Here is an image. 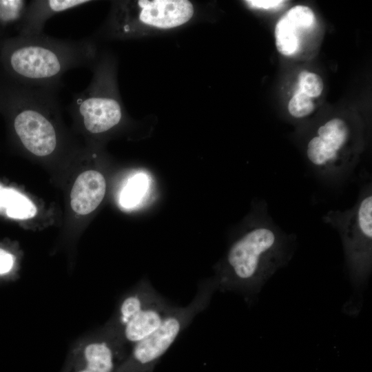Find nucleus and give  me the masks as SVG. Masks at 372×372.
Here are the masks:
<instances>
[{
	"instance_id": "1",
	"label": "nucleus",
	"mask_w": 372,
	"mask_h": 372,
	"mask_svg": "<svg viewBox=\"0 0 372 372\" xmlns=\"http://www.w3.org/2000/svg\"><path fill=\"white\" fill-rule=\"evenodd\" d=\"M93 40L61 39L42 34L0 39V67L10 83L59 91L68 70L92 65Z\"/></svg>"
},
{
	"instance_id": "2",
	"label": "nucleus",
	"mask_w": 372,
	"mask_h": 372,
	"mask_svg": "<svg viewBox=\"0 0 372 372\" xmlns=\"http://www.w3.org/2000/svg\"><path fill=\"white\" fill-rule=\"evenodd\" d=\"M296 237L283 231L271 217L267 203L256 220L229 249L225 267L216 280L218 289L254 295L291 260Z\"/></svg>"
},
{
	"instance_id": "3",
	"label": "nucleus",
	"mask_w": 372,
	"mask_h": 372,
	"mask_svg": "<svg viewBox=\"0 0 372 372\" xmlns=\"http://www.w3.org/2000/svg\"><path fill=\"white\" fill-rule=\"evenodd\" d=\"M57 90L1 83L0 110L11 121L25 150L38 157L52 154L59 145L61 108Z\"/></svg>"
},
{
	"instance_id": "4",
	"label": "nucleus",
	"mask_w": 372,
	"mask_h": 372,
	"mask_svg": "<svg viewBox=\"0 0 372 372\" xmlns=\"http://www.w3.org/2000/svg\"><path fill=\"white\" fill-rule=\"evenodd\" d=\"M323 221L339 234L351 282L360 286L368 279L372 264V187L364 185L355 205L346 210H330Z\"/></svg>"
},
{
	"instance_id": "5",
	"label": "nucleus",
	"mask_w": 372,
	"mask_h": 372,
	"mask_svg": "<svg viewBox=\"0 0 372 372\" xmlns=\"http://www.w3.org/2000/svg\"><path fill=\"white\" fill-rule=\"evenodd\" d=\"M217 289L216 280L200 285L192 301L186 307H174L159 328L133 346L116 372H152L182 331L207 308Z\"/></svg>"
},
{
	"instance_id": "6",
	"label": "nucleus",
	"mask_w": 372,
	"mask_h": 372,
	"mask_svg": "<svg viewBox=\"0 0 372 372\" xmlns=\"http://www.w3.org/2000/svg\"><path fill=\"white\" fill-rule=\"evenodd\" d=\"M92 66L94 75L90 84L74 95L68 108L86 133L99 135L121 123L123 110L115 95L110 94L112 84L107 62H94Z\"/></svg>"
},
{
	"instance_id": "7",
	"label": "nucleus",
	"mask_w": 372,
	"mask_h": 372,
	"mask_svg": "<svg viewBox=\"0 0 372 372\" xmlns=\"http://www.w3.org/2000/svg\"><path fill=\"white\" fill-rule=\"evenodd\" d=\"M351 130L342 118H333L322 125L308 142L306 156L311 170L324 181L347 180L355 170V156L345 151Z\"/></svg>"
},
{
	"instance_id": "8",
	"label": "nucleus",
	"mask_w": 372,
	"mask_h": 372,
	"mask_svg": "<svg viewBox=\"0 0 372 372\" xmlns=\"http://www.w3.org/2000/svg\"><path fill=\"white\" fill-rule=\"evenodd\" d=\"M138 20L150 26L169 29L180 26L193 16L194 7L187 0H140Z\"/></svg>"
},
{
	"instance_id": "9",
	"label": "nucleus",
	"mask_w": 372,
	"mask_h": 372,
	"mask_svg": "<svg viewBox=\"0 0 372 372\" xmlns=\"http://www.w3.org/2000/svg\"><path fill=\"white\" fill-rule=\"evenodd\" d=\"M119 342L99 340L87 344L81 356L73 361L66 372H116L122 364Z\"/></svg>"
},
{
	"instance_id": "10",
	"label": "nucleus",
	"mask_w": 372,
	"mask_h": 372,
	"mask_svg": "<svg viewBox=\"0 0 372 372\" xmlns=\"http://www.w3.org/2000/svg\"><path fill=\"white\" fill-rule=\"evenodd\" d=\"M88 0H34L28 3L25 14L17 25L19 36L30 37L43 34L48 20L64 12L91 3Z\"/></svg>"
},
{
	"instance_id": "11",
	"label": "nucleus",
	"mask_w": 372,
	"mask_h": 372,
	"mask_svg": "<svg viewBox=\"0 0 372 372\" xmlns=\"http://www.w3.org/2000/svg\"><path fill=\"white\" fill-rule=\"evenodd\" d=\"M174 307L161 296L121 328L122 340L134 346L159 328Z\"/></svg>"
},
{
	"instance_id": "12",
	"label": "nucleus",
	"mask_w": 372,
	"mask_h": 372,
	"mask_svg": "<svg viewBox=\"0 0 372 372\" xmlns=\"http://www.w3.org/2000/svg\"><path fill=\"white\" fill-rule=\"evenodd\" d=\"M106 190V182L103 174L95 170L85 171L76 178L71 192L70 205L73 211L86 215L100 205Z\"/></svg>"
},
{
	"instance_id": "13",
	"label": "nucleus",
	"mask_w": 372,
	"mask_h": 372,
	"mask_svg": "<svg viewBox=\"0 0 372 372\" xmlns=\"http://www.w3.org/2000/svg\"><path fill=\"white\" fill-rule=\"evenodd\" d=\"M13 218L28 219L37 214L35 205L24 195L10 188L0 185V209Z\"/></svg>"
},
{
	"instance_id": "14",
	"label": "nucleus",
	"mask_w": 372,
	"mask_h": 372,
	"mask_svg": "<svg viewBox=\"0 0 372 372\" xmlns=\"http://www.w3.org/2000/svg\"><path fill=\"white\" fill-rule=\"evenodd\" d=\"M149 178L147 174L138 173L132 176L120 194L119 203L125 208H132L142 200L147 192Z\"/></svg>"
},
{
	"instance_id": "15",
	"label": "nucleus",
	"mask_w": 372,
	"mask_h": 372,
	"mask_svg": "<svg viewBox=\"0 0 372 372\" xmlns=\"http://www.w3.org/2000/svg\"><path fill=\"white\" fill-rule=\"evenodd\" d=\"M298 29L282 17L275 28V39L277 50L283 55L294 54L299 45Z\"/></svg>"
},
{
	"instance_id": "16",
	"label": "nucleus",
	"mask_w": 372,
	"mask_h": 372,
	"mask_svg": "<svg viewBox=\"0 0 372 372\" xmlns=\"http://www.w3.org/2000/svg\"><path fill=\"white\" fill-rule=\"evenodd\" d=\"M23 0H0V28L19 23L28 6Z\"/></svg>"
},
{
	"instance_id": "17",
	"label": "nucleus",
	"mask_w": 372,
	"mask_h": 372,
	"mask_svg": "<svg viewBox=\"0 0 372 372\" xmlns=\"http://www.w3.org/2000/svg\"><path fill=\"white\" fill-rule=\"evenodd\" d=\"M284 17L297 29L311 28L316 19L313 11L309 8L303 6L291 8Z\"/></svg>"
},
{
	"instance_id": "18",
	"label": "nucleus",
	"mask_w": 372,
	"mask_h": 372,
	"mask_svg": "<svg viewBox=\"0 0 372 372\" xmlns=\"http://www.w3.org/2000/svg\"><path fill=\"white\" fill-rule=\"evenodd\" d=\"M298 90L313 98L321 94L324 85L320 76L313 72L303 71L298 76Z\"/></svg>"
},
{
	"instance_id": "19",
	"label": "nucleus",
	"mask_w": 372,
	"mask_h": 372,
	"mask_svg": "<svg viewBox=\"0 0 372 372\" xmlns=\"http://www.w3.org/2000/svg\"><path fill=\"white\" fill-rule=\"evenodd\" d=\"M314 109L311 98L299 90L291 97L288 105L290 114L298 118L309 115Z\"/></svg>"
},
{
	"instance_id": "20",
	"label": "nucleus",
	"mask_w": 372,
	"mask_h": 372,
	"mask_svg": "<svg viewBox=\"0 0 372 372\" xmlns=\"http://www.w3.org/2000/svg\"><path fill=\"white\" fill-rule=\"evenodd\" d=\"M245 2L251 8L260 9H271L279 7L285 3L281 0H248Z\"/></svg>"
},
{
	"instance_id": "21",
	"label": "nucleus",
	"mask_w": 372,
	"mask_h": 372,
	"mask_svg": "<svg viewBox=\"0 0 372 372\" xmlns=\"http://www.w3.org/2000/svg\"><path fill=\"white\" fill-rule=\"evenodd\" d=\"M14 264V256L0 249V274L8 272Z\"/></svg>"
},
{
	"instance_id": "22",
	"label": "nucleus",
	"mask_w": 372,
	"mask_h": 372,
	"mask_svg": "<svg viewBox=\"0 0 372 372\" xmlns=\"http://www.w3.org/2000/svg\"><path fill=\"white\" fill-rule=\"evenodd\" d=\"M0 91H1V84H0Z\"/></svg>"
}]
</instances>
